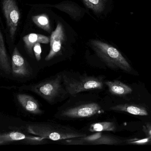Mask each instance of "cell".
Listing matches in <instances>:
<instances>
[{
  "mask_svg": "<svg viewBox=\"0 0 151 151\" xmlns=\"http://www.w3.org/2000/svg\"><path fill=\"white\" fill-rule=\"evenodd\" d=\"M90 45L98 56L112 69H119L127 72L132 71V68L127 59L121 52L114 47L98 40H91Z\"/></svg>",
  "mask_w": 151,
  "mask_h": 151,
  "instance_id": "7a4b0ae2",
  "label": "cell"
},
{
  "mask_svg": "<svg viewBox=\"0 0 151 151\" xmlns=\"http://www.w3.org/2000/svg\"><path fill=\"white\" fill-rule=\"evenodd\" d=\"M46 140L40 137L28 135L19 131L0 133V144L17 141H24L27 143L38 144L43 143Z\"/></svg>",
  "mask_w": 151,
  "mask_h": 151,
  "instance_id": "9c48e42d",
  "label": "cell"
},
{
  "mask_svg": "<svg viewBox=\"0 0 151 151\" xmlns=\"http://www.w3.org/2000/svg\"><path fill=\"white\" fill-rule=\"evenodd\" d=\"M104 83L108 87L109 92L115 95H126L132 92L130 87L119 81H107L105 82Z\"/></svg>",
  "mask_w": 151,
  "mask_h": 151,
  "instance_id": "5bb4252c",
  "label": "cell"
},
{
  "mask_svg": "<svg viewBox=\"0 0 151 151\" xmlns=\"http://www.w3.org/2000/svg\"><path fill=\"white\" fill-rule=\"evenodd\" d=\"M149 141V138H145V139H142V140H139V141H135V142L131 143L138 144H143L146 143L148 142Z\"/></svg>",
  "mask_w": 151,
  "mask_h": 151,
  "instance_id": "44dd1931",
  "label": "cell"
},
{
  "mask_svg": "<svg viewBox=\"0 0 151 151\" xmlns=\"http://www.w3.org/2000/svg\"><path fill=\"white\" fill-rule=\"evenodd\" d=\"M0 70L7 74L12 73L11 64L10 62L4 44L3 36L0 30Z\"/></svg>",
  "mask_w": 151,
  "mask_h": 151,
  "instance_id": "9a60e30c",
  "label": "cell"
},
{
  "mask_svg": "<svg viewBox=\"0 0 151 151\" xmlns=\"http://www.w3.org/2000/svg\"><path fill=\"white\" fill-rule=\"evenodd\" d=\"M116 126L114 122L104 121V122H98V123L91 124L90 126L89 130L91 132H104V131L114 132L116 130Z\"/></svg>",
  "mask_w": 151,
  "mask_h": 151,
  "instance_id": "2e32d148",
  "label": "cell"
},
{
  "mask_svg": "<svg viewBox=\"0 0 151 151\" xmlns=\"http://www.w3.org/2000/svg\"><path fill=\"white\" fill-rule=\"evenodd\" d=\"M65 40V35L62 24L58 23L55 31L52 33L50 39V51L45 58L49 61L58 55L62 48V44Z\"/></svg>",
  "mask_w": 151,
  "mask_h": 151,
  "instance_id": "30bf717a",
  "label": "cell"
},
{
  "mask_svg": "<svg viewBox=\"0 0 151 151\" xmlns=\"http://www.w3.org/2000/svg\"><path fill=\"white\" fill-rule=\"evenodd\" d=\"M63 80V74L37 83L31 87V90L50 103H55L60 97L65 88Z\"/></svg>",
  "mask_w": 151,
  "mask_h": 151,
  "instance_id": "277c9868",
  "label": "cell"
},
{
  "mask_svg": "<svg viewBox=\"0 0 151 151\" xmlns=\"http://www.w3.org/2000/svg\"><path fill=\"white\" fill-rule=\"evenodd\" d=\"M63 80L67 93L73 96L83 91L101 90L104 88L103 79L99 77L71 76L63 73Z\"/></svg>",
  "mask_w": 151,
  "mask_h": 151,
  "instance_id": "3957f363",
  "label": "cell"
},
{
  "mask_svg": "<svg viewBox=\"0 0 151 151\" xmlns=\"http://www.w3.org/2000/svg\"><path fill=\"white\" fill-rule=\"evenodd\" d=\"M85 5L96 12H100L104 7V0H83Z\"/></svg>",
  "mask_w": 151,
  "mask_h": 151,
  "instance_id": "ac0fdd59",
  "label": "cell"
},
{
  "mask_svg": "<svg viewBox=\"0 0 151 151\" xmlns=\"http://www.w3.org/2000/svg\"><path fill=\"white\" fill-rule=\"evenodd\" d=\"M25 46L30 55H32L33 47L36 43H41L48 44L49 43V38L41 34L31 33L24 36L23 38Z\"/></svg>",
  "mask_w": 151,
  "mask_h": 151,
  "instance_id": "7c38bea8",
  "label": "cell"
},
{
  "mask_svg": "<svg viewBox=\"0 0 151 151\" xmlns=\"http://www.w3.org/2000/svg\"><path fill=\"white\" fill-rule=\"evenodd\" d=\"M32 19L34 23L39 27L49 33L51 31L49 19L46 14L33 16Z\"/></svg>",
  "mask_w": 151,
  "mask_h": 151,
  "instance_id": "e0dca14e",
  "label": "cell"
},
{
  "mask_svg": "<svg viewBox=\"0 0 151 151\" xmlns=\"http://www.w3.org/2000/svg\"><path fill=\"white\" fill-rule=\"evenodd\" d=\"M27 132L34 135L52 141L65 140L83 137L86 134L65 126L49 122L34 123L27 127Z\"/></svg>",
  "mask_w": 151,
  "mask_h": 151,
  "instance_id": "6da1fadb",
  "label": "cell"
},
{
  "mask_svg": "<svg viewBox=\"0 0 151 151\" xmlns=\"http://www.w3.org/2000/svg\"><path fill=\"white\" fill-rule=\"evenodd\" d=\"M143 130L149 137H151V123H148L144 126Z\"/></svg>",
  "mask_w": 151,
  "mask_h": 151,
  "instance_id": "ffe728a7",
  "label": "cell"
},
{
  "mask_svg": "<svg viewBox=\"0 0 151 151\" xmlns=\"http://www.w3.org/2000/svg\"><path fill=\"white\" fill-rule=\"evenodd\" d=\"M12 74L17 78L28 77L31 74V69L26 60L19 53L17 48L13 50L12 57Z\"/></svg>",
  "mask_w": 151,
  "mask_h": 151,
  "instance_id": "ba28073f",
  "label": "cell"
},
{
  "mask_svg": "<svg viewBox=\"0 0 151 151\" xmlns=\"http://www.w3.org/2000/svg\"><path fill=\"white\" fill-rule=\"evenodd\" d=\"M33 51L36 60L38 61H40L41 59V55L42 49L40 43H38L35 44L33 47Z\"/></svg>",
  "mask_w": 151,
  "mask_h": 151,
  "instance_id": "d6986e66",
  "label": "cell"
},
{
  "mask_svg": "<svg viewBox=\"0 0 151 151\" xmlns=\"http://www.w3.org/2000/svg\"><path fill=\"white\" fill-rule=\"evenodd\" d=\"M19 103L25 111L33 114H40L42 111L40 108L39 103L32 96L24 94L17 95Z\"/></svg>",
  "mask_w": 151,
  "mask_h": 151,
  "instance_id": "8fae6325",
  "label": "cell"
},
{
  "mask_svg": "<svg viewBox=\"0 0 151 151\" xmlns=\"http://www.w3.org/2000/svg\"><path fill=\"white\" fill-rule=\"evenodd\" d=\"M2 9L10 37L13 40L20 20V14L18 7L14 0H3Z\"/></svg>",
  "mask_w": 151,
  "mask_h": 151,
  "instance_id": "8992f818",
  "label": "cell"
},
{
  "mask_svg": "<svg viewBox=\"0 0 151 151\" xmlns=\"http://www.w3.org/2000/svg\"><path fill=\"white\" fill-rule=\"evenodd\" d=\"M65 143L71 145H114L121 143V141L112 136L104 134L103 132H99L88 136L67 139Z\"/></svg>",
  "mask_w": 151,
  "mask_h": 151,
  "instance_id": "5b68a950",
  "label": "cell"
},
{
  "mask_svg": "<svg viewBox=\"0 0 151 151\" xmlns=\"http://www.w3.org/2000/svg\"><path fill=\"white\" fill-rule=\"evenodd\" d=\"M102 109L98 104L89 103L67 109L62 112L61 116L67 118H89L100 113Z\"/></svg>",
  "mask_w": 151,
  "mask_h": 151,
  "instance_id": "52a82bcc",
  "label": "cell"
},
{
  "mask_svg": "<svg viewBox=\"0 0 151 151\" xmlns=\"http://www.w3.org/2000/svg\"><path fill=\"white\" fill-rule=\"evenodd\" d=\"M110 109L112 111L124 112L137 116H147L149 114L145 107L137 105L129 104L118 105L111 107Z\"/></svg>",
  "mask_w": 151,
  "mask_h": 151,
  "instance_id": "4fadbf2b",
  "label": "cell"
}]
</instances>
